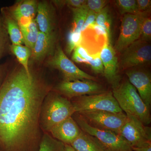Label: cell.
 Instances as JSON below:
<instances>
[{
	"mask_svg": "<svg viewBox=\"0 0 151 151\" xmlns=\"http://www.w3.org/2000/svg\"><path fill=\"white\" fill-rule=\"evenodd\" d=\"M49 86L21 66L0 86V151H33L40 144V115Z\"/></svg>",
	"mask_w": 151,
	"mask_h": 151,
	"instance_id": "1",
	"label": "cell"
},
{
	"mask_svg": "<svg viewBox=\"0 0 151 151\" xmlns=\"http://www.w3.org/2000/svg\"><path fill=\"white\" fill-rule=\"evenodd\" d=\"M113 96L127 115L135 117L145 126L150 124V109L143 102L136 88L126 79L113 89Z\"/></svg>",
	"mask_w": 151,
	"mask_h": 151,
	"instance_id": "2",
	"label": "cell"
},
{
	"mask_svg": "<svg viewBox=\"0 0 151 151\" xmlns=\"http://www.w3.org/2000/svg\"><path fill=\"white\" fill-rule=\"evenodd\" d=\"M75 113L71 101L54 92H49L44 100L40 115L41 128L46 132Z\"/></svg>",
	"mask_w": 151,
	"mask_h": 151,
	"instance_id": "3",
	"label": "cell"
},
{
	"mask_svg": "<svg viewBox=\"0 0 151 151\" xmlns=\"http://www.w3.org/2000/svg\"><path fill=\"white\" fill-rule=\"evenodd\" d=\"M76 113L74 119L80 129L95 138L105 151H133L129 143L119 134L92 127L82 116Z\"/></svg>",
	"mask_w": 151,
	"mask_h": 151,
	"instance_id": "4",
	"label": "cell"
},
{
	"mask_svg": "<svg viewBox=\"0 0 151 151\" xmlns=\"http://www.w3.org/2000/svg\"><path fill=\"white\" fill-rule=\"evenodd\" d=\"M73 99L71 102L75 113L90 111H106L113 113L123 112L112 92L84 95Z\"/></svg>",
	"mask_w": 151,
	"mask_h": 151,
	"instance_id": "5",
	"label": "cell"
},
{
	"mask_svg": "<svg viewBox=\"0 0 151 151\" xmlns=\"http://www.w3.org/2000/svg\"><path fill=\"white\" fill-rule=\"evenodd\" d=\"M78 113L92 127L100 129L112 131L118 134L127 120V115L124 112L113 113L106 111H90Z\"/></svg>",
	"mask_w": 151,
	"mask_h": 151,
	"instance_id": "6",
	"label": "cell"
},
{
	"mask_svg": "<svg viewBox=\"0 0 151 151\" xmlns=\"http://www.w3.org/2000/svg\"><path fill=\"white\" fill-rule=\"evenodd\" d=\"M147 17L148 16L144 14L124 15L119 37L113 47L116 51L122 52L129 45L139 39L143 22Z\"/></svg>",
	"mask_w": 151,
	"mask_h": 151,
	"instance_id": "7",
	"label": "cell"
},
{
	"mask_svg": "<svg viewBox=\"0 0 151 151\" xmlns=\"http://www.w3.org/2000/svg\"><path fill=\"white\" fill-rule=\"evenodd\" d=\"M47 64L62 73L64 78L63 81H70L88 79L96 81L95 77L77 67L67 57L59 44L57 45L54 53L49 59Z\"/></svg>",
	"mask_w": 151,
	"mask_h": 151,
	"instance_id": "8",
	"label": "cell"
},
{
	"mask_svg": "<svg viewBox=\"0 0 151 151\" xmlns=\"http://www.w3.org/2000/svg\"><path fill=\"white\" fill-rule=\"evenodd\" d=\"M126 115L127 122L119 134L129 143L131 147H137L151 143V127H147L133 116Z\"/></svg>",
	"mask_w": 151,
	"mask_h": 151,
	"instance_id": "9",
	"label": "cell"
},
{
	"mask_svg": "<svg viewBox=\"0 0 151 151\" xmlns=\"http://www.w3.org/2000/svg\"><path fill=\"white\" fill-rule=\"evenodd\" d=\"M122 52L121 65L124 69L148 65L151 62V45L149 42L138 40Z\"/></svg>",
	"mask_w": 151,
	"mask_h": 151,
	"instance_id": "10",
	"label": "cell"
},
{
	"mask_svg": "<svg viewBox=\"0 0 151 151\" xmlns=\"http://www.w3.org/2000/svg\"><path fill=\"white\" fill-rule=\"evenodd\" d=\"M56 89L60 94L67 98H74L105 92L101 84L96 81L88 79L63 81L58 84Z\"/></svg>",
	"mask_w": 151,
	"mask_h": 151,
	"instance_id": "11",
	"label": "cell"
},
{
	"mask_svg": "<svg viewBox=\"0 0 151 151\" xmlns=\"http://www.w3.org/2000/svg\"><path fill=\"white\" fill-rule=\"evenodd\" d=\"M126 74L130 83L136 88L143 102L150 109L151 105V76L147 70L127 69Z\"/></svg>",
	"mask_w": 151,
	"mask_h": 151,
	"instance_id": "12",
	"label": "cell"
},
{
	"mask_svg": "<svg viewBox=\"0 0 151 151\" xmlns=\"http://www.w3.org/2000/svg\"><path fill=\"white\" fill-rule=\"evenodd\" d=\"M100 57L104 66V75L114 89L120 84V76L118 73V57L111 43L104 44L100 52Z\"/></svg>",
	"mask_w": 151,
	"mask_h": 151,
	"instance_id": "13",
	"label": "cell"
},
{
	"mask_svg": "<svg viewBox=\"0 0 151 151\" xmlns=\"http://www.w3.org/2000/svg\"><path fill=\"white\" fill-rule=\"evenodd\" d=\"M36 22L39 31L51 34L55 32V16L54 8L46 1L39 2L38 4Z\"/></svg>",
	"mask_w": 151,
	"mask_h": 151,
	"instance_id": "14",
	"label": "cell"
},
{
	"mask_svg": "<svg viewBox=\"0 0 151 151\" xmlns=\"http://www.w3.org/2000/svg\"><path fill=\"white\" fill-rule=\"evenodd\" d=\"M81 131L71 116L55 126L50 132L55 139L64 144L70 145L79 136Z\"/></svg>",
	"mask_w": 151,
	"mask_h": 151,
	"instance_id": "15",
	"label": "cell"
},
{
	"mask_svg": "<svg viewBox=\"0 0 151 151\" xmlns=\"http://www.w3.org/2000/svg\"><path fill=\"white\" fill-rule=\"evenodd\" d=\"M38 2L35 0H24L19 1L14 5L6 7L9 14L18 23L19 25L28 23L37 12Z\"/></svg>",
	"mask_w": 151,
	"mask_h": 151,
	"instance_id": "16",
	"label": "cell"
},
{
	"mask_svg": "<svg viewBox=\"0 0 151 151\" xmlns=\"http://www.w3.org/2000/svg\"><path fill=\"white\" fill-rule=\"evenodd\" d=\"M56 33L46 34L39 31L37 40L32 50V57L35 61H42L46 57L52 55L55 50Z\"/></svg>",
	"mask_w": 151,
	"mask_h": 151,
	"instance_id": "17",
	"label": "cell"
},
{
	"mask_svg": "<svg viewBox=\"0 0 151 151\" xmlns=\"http://www.w3.org/2000/svg\"><path fill=\"white\" fill-rule=\"evenodd\" d=\"M1 12L3 22L12 45H21L24 43L23 38L18 23L9 14L6 8L1 9Z\"/></svg>",
	"mask_w": 151,
	"mask_h": 151,
	"instance_id": "18",
	"label": "cell"
},
{
	"mask_svg": "<svg viewBox=\"0 0 151 151\" xmlns=\"http://www.w3.org/2000/svg\"><path fill=\"white\" fill-rule=\"evenodd\" d=\"M69 145L76 151H105L95 138L82 130L79 136Z\"/></svg>",
	"mask_w": 151,
	"mask_h": 151,
	"instance_id": "19",
	"label": "cell"
},
{
	"mask_svg": "<svg viewBox=\"0 0 151 151\" xmlns=\"http://www.w3.org/2000/svg\"><path fill=\"white\" fill-rule=\"evenodd\" d=\"M20 28L24 43L32 50L37 40L39 30L35 19L32 20L28 23L19 25Z\"/></svg>",
	"mask_w": 151,
	"mask_h": 151,
	"instance_id": "20",
	"label": "cell"
},
{
	"mask_svg": "<svg viewBox=\"0 0 151 151\" xmlns=\"http://www.w3.org/2000/svg\"><path fill=\"white\" fill-rule=\"evenodd\" d=\"M11 51L16 57L19 62L27 72H29V60L31 56L32 50L25 45H12L10 46Z\"/></svg>",
	"mask_w": 151,
	"mask_h": 151,
	"instance_id": "21",
	"label": "cell"
},
{
	"mask_svg": "<svg viewBox=\"0 0 151 151\" xmlns=\"http://www.w3.org/2000/svg\"><path fill=\"white\" fill-rule=\"evenodd\" d=\"M73 12V27L72 30L81 33V29L86 20L89 10L86 4L78 8H70Z\"/></svg>",
	"mask_w": 151,
	"mask_h": 151,
	"instance_id": "22",
	"label": "cell"
},
{
	"mask_svg": "<svg viewBox=\"0 0 151 151\" xmlns=\"http://www.w3.org/2000/svg\"><path fill=\"white\" fill-rule=\"evenodd\" d=\"M64 144L47 134L42 137L38 151H63Z\"/></svg>",
	"mask_w": 151,
	"mask_h": 151,
	"instance_id": "23",
	"label": "cell"
},
{
	"mask_svg": "<svg viewBox=\"0 0 151 151\" xmlns=\"http://www.w3.org/2000/svg\"><path fill=\"white\" fill-rule=\"evenodd\" d=\"M96 24L103 28L107 32L111 40L112 18L108 6H106L100 12L97 14Z\"/></svg>",
	"mask_w": 151,
	"mask_h": 151,
	"instance_id": "24",
	"label": "cell"
},
{
	"mask_svg": "<svg viewBox=\"0 0 151 151\" xmlns=\"http://www.w3.org/2000/svg\"><path fill=\"white\" fill-rule=\"evenodd\" d=\"M116 4L120 13L124 15L127 14H142L138 9L137 0H117Z\"/></svg>",
	"mask_w": 151,
	"mask_h": 151,
	"instance_id": "25",
	"label": "cell"
},
{
	"mask_svg": "<svg viewBox=\"0 0 151 151\" xmlns=\"http://www.w3.org/2000/svg\"><path fill=\"white\" fill-rule=\"evenodd\" d=\"M82 40L83 36L82 34L75 32L72 30H70L67 36L66 53L68 55L71 54L76 47L81 45Z\"/></svg>",
	"mask_w": 151,
	"mask_h": 151,
	"instance_id": "26",
	"label": "cell"
},
{
	"mask_svg": "<svg viewBox=\"0 0 151 151\" xmlns=\"http://www.w3.org/2000/svg\"><path fill=\"white\" fill-rule=\"evenodd\" d=\"M94 55H90L87 50L80 45L76 47L73 50L72 59L77 63L87 64L88 61L94 58Z\"/></svg>",
	"mask_w": 151,
	"mask_h": 151,
	"instance_id": "27",
	"label": "cell"
},
{
	"mask_svg": "<svg viewBox=\"0 0 151 151\" xmlns=\"http://www.w3.org/2000/svg\"><path fill=\"white\" fill-rule=\"evenodd\" d=\"M9 47L8 34L0 16V60L7 51Z\"/></svg>",
	"mask_w": 151,
	"mask_h": 151,
	"instance_id": "28",
	"label": "cell"
},
{
	"mask_svg": "<svg viewBox=\"0 0 151 151\" xmlns=\"http://www.w3.org/2000/svg\"><path fill=\"white\" fill-rule=\"evenodd\" d=\"M139 40L149 42L151 40V19L149 17H147L144 20L142 26Z\"/></svg>",
	"mask_w": 151,
	"mask_h": 151,
	"instance_id": "29",
	"label": "cell"
},
{
	"mask_svg": "<svg viewBox=\"0 0 151 151\" xmlns=\"http://www.w3.org/2000/svg\"><path fill=\"white\" fill-rule=\"evenodd\" d=\"M92 71L96 74H104V66L100 57V52L94 55V58L87 62Z\"/></svg>",
	"mask_w": 151,
	"mask_h": 151,
	"instance_id": "30",
	"label": "cell"
},
{
	"mask_svg": "<svg viewBox=\"0 0 151 151\" xmlns=\"http://www.w3.org/2000/svg\"><path fill=\"white\" fill-rule=\"evenodd\" d=\"M54 4L58 6L67 5L70 8H78L84 6L86 4V0H65V1H54Z\"/></svg>",
	"mask_w": 151,
	"mask_h": 151,
	"instance_id": "31",
	"label": "cell"
},
{
	"mask_svg": "<svg viewBox=\"0 0 151 151\" xmlns=\"http://www.w3.org/2000/svg\"><path fill=\"white\" fill-rule=\"evenodd\" d=\"M108 1L105 0H88L86 6L89 10L98 14L107 6Z\"/></svg>",
	"mask_w": 151,
	"mask_h": 151,
	"instance_id": "32",
	"label": "cell"
},
{
	"mask_svg": "<svg viewBox=\"0 0 151 151\" xmlns=\"http://www.w3.org/2000/svg\"><path fill=\"white\" fill-rule=\"evenodd\" d=\"M97 15V14L94 12L93 11L91 10L88 11L86 20L81 29V33L86 30L88 28L96 24Z\"/></svg>",
	"mask_w": 151,
	"mask_h": 151,
	"instance_id": "33",
	"label": "cell"
},
{
	"mask_svg": "<svg viewBox=\"0 0 151 151\" xmlns=\"http://www.w3.org/2000/svg\"><path fill=\"white\" fill-rule=\"evenodd\" d=\"M139 12L141 14L148 15L150 12L151 0H137Z\"/></svg>",
	"mask_w": 151,
	"mask_h": 151,
	"instance_id": "34",
	"label": "cell"
},
{
	"mask_svg": "<svg viewBox=\"0 0 151 151\" xmlns=\"http://www.w3.org/2000/svg\"><path fill=\"white\" fill-rule=\"evenodd\" d=\"M133 151H151V143L137 147H132Z\"/></svg>",
	"mask_w": 151,
	"mask_h": 151,
	"instance_id": "35",
	"label": "cell"
},
{
	"mask_svg": "<svg viewBox=\"0 0 151 151\" xmlns=\"http://www.w3.org/2000/svg\"><path fill=\"white\" fill-rule=\"evenodd\" d=\"M4 68L3 65H0V86L2 84L3 81L5 76V75Z\"/></svg>",
	"mask_w": 151,
	"mask_h": 151,
	"instance_id": "36",
	"label": "cell"
},
{
	"mask_svg": "<svg viewBox=\"0 0 151 151\" xmlns=\"http://www.w3.org/2000/svg\"><path fill=\"white\" fill-rule=\"evenodd\" d=\"M63 151H76L70 145L64 144Z\"/></svg>",
	"mask_w": 151,
	"mask_h": 151,
	"instance_id": "37",
	"label": "cell"
}]
</instances>
